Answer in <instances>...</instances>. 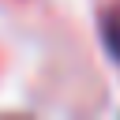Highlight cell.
Wrapping results in <instances>:
<instances>
[{
	"label": "cell",
	"instance_id": "obj_1",
	"mask_svg": "<svg viewBox=\"0 0 120 120\" xmlns=\"http://www.w3.org/2000/svg\"><path fill=\"white\" fill-rule=\"evenodd\" d=\"M101 30H105V45H109V52H112V56L120 60V8L105 15V22H101Z\"/></svg>",
	"mask_w": 120,
	"mask_h": 120
}]
</instances>
